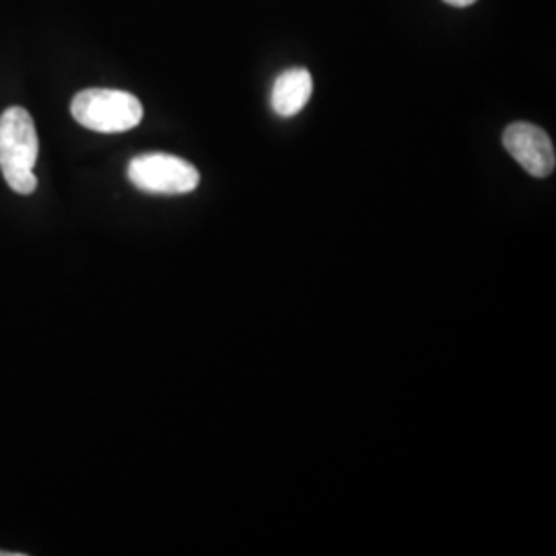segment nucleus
Masks as SVG:
<instances>
[{"label":"nucleus","mask_w":556,"mask_h":556,"mask_svg":"<svg viewBox=\"0 0 556 556\" xmlns=\"http://www.w3.org/2000/svg\"><path fill=\"white\" fill-rule=\"evenodd\" d=\"M38 153L40 140L31 114L20 105L4 110L0 116V169L13 192L23 197L36 192Z\"/></svg>","instance_id":"1"},{"label":"nucleus","mask_w":556,"mask_h":556,"mask_svg":"<svg viewBox=\"0 0 556 556\" xmlns=\"http://www.w3.org/2000/svg\"><path fill=\"white\" fill-rule=\"evenodd\" d=\"M71 114L93 132L118 135L139 126L142 105L139 98L119 89H85L71 103Z\"/></svg>","instance_id":"2"},{"label":"nucleus","mask_w":556,"mask_h":556,"mask_svg":"<svg viewBox=\"0 0 556 556\" xmlns=\"http://www.w3.org/2000/svg\"><path fill=\"white\" fill-rule=\"evenodd\" d=\"M128 179L147 194H190L199 188V169L167 153H144L128 165Z\"/></svg>","instance_id":"3"},{"label":"nucleus","mask_w":556,"mask_h":556,"mask_svg":"<svg viewBox=\"0 0 556 556\" xmlns=\"http://www.w3.org/2000/svg\"><path fill=\"white\" fill-rule=\"evenodd\" d=\"M503 144L507 153L534 178L553 176L556 165L551 137L530 122H516L505 128Z\"/></svg>","instance_id":"4"},{"label":"nucleus","mask_w":556,"mask_h":556,"mask_svg":"<svg viewBox=\"0 0 556 556\" xmlns=\"http://www.w3.org/2000/svg\"><path fill=\"white\" fill-rule=\"evenodd\" d=\"M314 91V79L307 68L295 66L278 75L273 87L270 103L280 118H293L299 114Z\"/></svg>","instance_id":"5"},{"label":"nucleus","mask_w":556,"mask_h":556,"mask_svg":"<svg viewBox=\"0 0 556 556\" xmlns=\"http://www.w3.org/2000/svg\"><path fill=\"white\" fill-rule=\"evenodd\" d=\"M445 4H450V7H457V9H464V7H470V4H475L477 0H443Z\"/></svg>","instance_id":"6"}]
</instances>
